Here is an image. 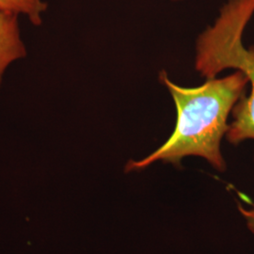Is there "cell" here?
I'll list each match as a JSON object with an SVG mask.
<instances>
[{
	"mask_svg": "<svg viewBox=\"0 0 254 254\" xmlns=\"http://www.w3.org/2000/svg\"><path fill=\"white\" fill-rule=\"evenodd\" d=\"M158 77L175 105V127L170 137L152 154L137 161L130 160L126 172H139L157 161L180 166L187 156L201 157L215 170L224 172L221 141L229 129L228 119L245 95L249 84L245 73L235 71L224 77L206 79L197 87L177 85L166 71H161Z\"/></svg>",
	"mask_w": 254,
	"mask_h": 254,
	"instance_id": "cell-1",
	"label": "cell"
},
{
	"mask_svg": "<svg viewBox=\"0 0 254 254\" xmlns=\"http://www.w3.org/2000/svg\"><path fill=\"white\" fill-rule=\"evenodd\" d=\"M254 15V0H228L215 22L196 41L195 70L205 79L215 78L224 70L245 73L251 85L233 109L226 138L233 145L254 141V46L243 44L246 28Z\"/></svg>",
	"mask_w": 254,
	"mask_h": 254,
	"instance_id": "cell-2",
	"label": "cell"
},
{
	"mask_svg": "<svg viewBox=\"0 0 254 254\" xmlns=\"http://www.w3.org/2000/svg\"><path fill=\"white\" fill-rule=\"evenodd\" d=\"M18 17L17 14L0 9V83L9 66L27 55Z\"/></svg>",
	"mask_w": 254,
	"mask_h": 254,
	"instance_id": "cell-3",
	"label": "cell"
},
{
	"mask_svg": "<svg viewBox=\"0 0 254 254\" xmlns=\"http://www.w3.org/2000/svg\"><path fill=\"white\" fill-rule=\"evenodd\" d=\"M0 9L25 16L33 25L39 26L43 22L47 4L45 0H0Z\"/></svg>",
	"mask_w": 254,
	"mask_h": 254,
	"instance_id": "cell-4",
	"label": "cell"
},
{
	"mask_svg": "<svg viewBox=\"0 0 254 254\" xmlns=\"http://www.w3.org/2000/svg\"><path fill=\"white\" fill-rule=\"evenodd\" d=\"M238 210L243 216V218H245L249 230L254 235V203L251 202L249 207L238 204Z\"/></svg>",
	"mask_w": 254,
	"mask_h": 254,
	"instance_id": "cell-5",
	"label": "cell"
},
{
	"mask_svg": "<svg viewBox=\"0 0 254 254\" xmlns=\"http://www.w3.org/2000/svg\"><path fill=\"white\" fill-rule=\"evenodd\" d=\"M170 1H173V2H179V1H182V0H170Z\"/></svg>",
	"mask_w": 254,
	"mask_h": 254,
	"instance_id": "cell-6",
	"label": "cell"
}]
</instances>
